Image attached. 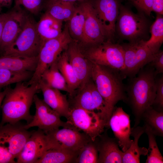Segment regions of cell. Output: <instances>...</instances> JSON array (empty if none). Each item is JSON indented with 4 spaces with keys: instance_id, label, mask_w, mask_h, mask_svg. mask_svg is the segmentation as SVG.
I'll list each match as a JSON object with an SVG mask.
<instances>
[{
    "instance_id": "6da1fadb",
    "label": "cell",
    "mask_w": 163,
    "mask_h": 163,
    "mask_svg": "<svg viewBox=\"0 0 163 163\" xmlns=\"http://www.w3.org/2000/svg\"><path fill=\"white\" fill-rule=\"evenodd\" d=\"M137 75L130 78L127 87L126 99L134 117L133 127L139 125L142 115L151 107L155 100L156 93V77L154 68L151 66L141 69Z\"/></svg>"
},
{
    "instance_id": "7a4b0ae2",
    "label": "cell",
    "mask_w": 163,
    "mask_h": 163,
    "mask_svg": "<svg viewBox=\"0 0 163 163\" xmlns=\"http://www.w3.org/2000/svg\"><path fill=\"white\" fill-rule=\"evenodd\" d=\"M38 84L25 85L22 82L16 83L13 88H8L1 106L2 117L0 126L15 124L24 120L29 123L33 116L30 110L35 94L40 90Z\"/></svg>"
},
{
    "instance_id": "3957f363",
    "label": "cell",
    "mask_w": 163,
    "mask_h": 163,
    "mask_svg": "<svg viewBox=\"0 0 163 163\" xmlns=\"http://www.w3.org/2000/svg\"><path fill=\"white\" fill-rule=\"evenodd\" d=\"M91 78L106 103L110 117L116 104L120 101H126L123 82L125 78L118 70L92 63Z\"/></svg>"
},
{
    "instance_id": "277c9868",
    "label": "cell",
    "mask_w": 163,
    "mask_h": 163,
    "mask_svg": "<svg viewBox=\"0 0 163 163\" xmlns=\"http://www.w3.org/2000/svg\"><path fill=\"white\" fill-rule=\"evenodd\" d=\"M144 14L135 13L120 5L115 25L116 35L129 43L146 40L145 39L150 26Z\"/></svg>"
},
{
    "instance_id": "5b68a950",
    "label": "cell",
    "mask_w": 163,
    "mask_h": 163,
    "mask_svg": "<svg viewBox=\"0 0 163 163\" xmlns=\"http://www.w3.org/2000/svg\"><path fill=\"white\" fill-rule=\"evenodd\" d=\"M78 44L84 55L91 63L120 71L123 69L124 51L121 44L109 41L92 45Z\"/></svg>"
},
{
    "instance_id": "8992f818",
    "label": "cell",
    "mask_w": 163,
    "mask_h": 163,
    "mask_svg": "<svg viewBox=\"0 0 163 163\" xmlns=\"http://www.w3.org/2000/svg\"><path fill=\"white\" fill-rule=\"evenodd\" d=\"M73 40L66 22L61 34L56 38L46 41L41 47L38 56L35 70L27 85L38 84L43 73L57 60Z\"/></svg>"
},
{
    "instance_id": "52a82bcc",
    "label": "cell",
    "mask_w": 163,
    "mask_h": 163,
    "mask_svg": "<svg viewBox=\"0 0 163 163\" xmlns=\"http://www.w3.org/2000/svg\"><path fill=\"white\" fill-rule=\"evenodd\" d=\"M37 22L27 15L22 30L14 41L2 53L9 56L32 58L38 56L42 46L36 29Z\"/></svg>"
},
{
    "instance_id": "ba28073f",
    "label": "cell",
    "mask_w": 163,
    "mask_h": 163,
    "mask_svg": "<svg viewBox=\"0 0 163 163\" xmlns=\"http://www.w3.org/2000/svg\"><path fill=\"white\" fill-rule=\"evenodd\" d=\"M146 40L121 44L124 51V66L120 71L125 78L135 77L152 61L155 52L145 44Z\"/></svg>"
},
{
    "instance_id": "9c48e42d",
    "label": "cell",
    "mask_w": 163,
    "mask_h": 163,
    "mask_svg": "<svg viewBox=\"0 0 163 163\" xmlns=\"http://www.w3.org/2000/svg\"><path fill=\"white\" fill-rule=\"evenodd\" d=\"M67 122L87 135L94 141L108 126L106 122L96 112L80 107L70 108Z\"/></svg>"
},
{
    "instance_id": "30bf717a",
    "label": "cell",
    "mask_w": 163,
    "mask_h": 163,
    "mask_svg": "<svg viewBox=\"0 0 163 163\" xmlns=\"http://www.w3.org/2000/svg\"><path fill=\"white\" fill-rule=\"evenodd\" d=\"M50 149L79 152L91 140L84 133H81L72 126L58 129L46 134Z\"/></svg>"
},
{
    "instance_id": "8fae6325",
    "label": "cell",
    "mask_w": 163,
    "mask_h": 163,
    "mask_svg": "<svg viewBox=\"0 0 163 163\" xmlns=\"http://www.w3.org/2000/svg\"><path fill=\"white\" fill-rule=\"evenodd\" d=\"M79 88L74 99L73 107L95 112L108 122L110 115L107 105L91 78Z\"/></svg>"
},
{
    "instance_id": "7c38bea8",
    "label": "cell",
    "mask_w": 163,
    "mask_h": 163,
    "mask_svg": "<svg viewBox=\"0 0 163 163\" xmlns=\"http://www.w3.org/2000/svg\"><path fill=\"white\" fill-rule=\"evenodd\" d=\"M106 41L114 42L120 5L118 0H90Z\"/></svg>"
},
{
    "instance_id": "4fadbf2b",
    "label": "cell",
    "mask_w": 163,
    "mask_h": 163,
    "mask_svg": "<svg viewBox=\"0 0 163 163\" xmlns=\"http://www.w3.org/2000/svg\"><path fill=\"white\" fill-rule=\"evenodd\" d=\"M36 112L32 120L28 123L24 125L27 129L33 127H37L45 134L59 129L60 127L70 126L67 122L62 121L61 117L56 112L53 110L44 101L40 99L36 94L34 98Z\"/></svg>"
},
{
    "instance_id": "5bb4252c",
    "label": "cell",
    "mask_w": 163,
    "mask_h": 163,
    "mask_svg": "<svg viewBox=\"0 0 163 163\" xmlns=\"http://www.w3.org/2000/svg\"><path fill=\"white\" fill-rule=\"evenodd\" d=\"M24 126L19 122L0 126V146L16 159L31 133Z\"/></svg>"
},
{
    "instance_id": "9a60e30c",
    "label": "cell",
    "mask_w": 163,
    "mask_h": 163,
    "mask_svg": "<svg viewBox=\"0 0 163 163\" xmlns=\"http://www.w3.org/2000/svg\"><path fill=\"white\" fill-rule=\"evenodd\" d=\"M109 127L113 132L119 147L123 152L130 147L133 140L131 139V128L129 115L122 107H115L109 121Z\"/></svg>"
},
{
    "instance_id": "2e32d148",
    "label": "cell",
    "mask_w": 163,
    "mask_h": 163,
    "mask_svg": "<svg viewBox=\"0 0 163 163\" xmlns=\"http://www.w3.org/2000/svg\"><path fill=\"white\" fill-rule=\"evenodd\" d=\"M50 149L46 134L38 129L31 134L16 158L17 163H35Z\"/></svg>"
},
{
    "instance_id": "e0dca14e",
    "label": "cell",
    "mask_w": 163,
    "mask_h": 163,
    "mask_svg": "<svg viewBox=\"0 0 163 163\" xmlns=\"http://www.w3.org/2000/svg\"><path fill=\"white\" fill-rule=\"evenodd\" d=\"M27 15L21 9L20 6L16 5L13 10L8 12L2 31L0 53L2 54L19 35L23 28Z\"/></svg>"
},
{
    "instance_id": "ac0fdd59",
    "label": "cell",
    "mask_w": 163,
    "mask_h": 163,
    "mask_svg": "<svg viewBox=\"0 0 163 163\" xmlns=\"http://www.w3.org/2000/svg\"><path fill=\"white\" fill-rule=\"evenodd\" d=\"M85 15L83 38L79 44H97L106 41L90 0L78 2Z\"/></svg>"
},
{
    "instance_id": "d6986e66",
    "label": "cell",
    "mask_w": 163,
    "mask_h": 163,
    "mask_svg": "<svg viewBox=\"0 0 163 163\" xmlns=\"http://www.w3.org/2000/svg\"><path fill=\"white\" fill-rule=\"evenodd\" d=\"M66 51L69 62L74 71L80 87L91 78V63L84 55L77 42L72 41Z\"/></svg>"
},
{
    "instance_id": "ffe728a7",
    "label": "cell",
    "mask_w": 163,
    "mask_h": 163,
    "mask_svg": "<svg viewBox=\"0 0 163 163\" xmlns=\"http://www.w3.org/2000/svg\"><path fill=\"white\" fill-rule=\"evenodd\" d=\"M98 152V163H122L123 152L119 148L115 138L105 133L101 134L95 140Z\"/></svg>"
},
{
    "instance_id": "44dd1931",
    "label": "cell",
    "mask_w": 163,
    "mask_h": 163,
    "mask_svg": "<svg viewBox=\"0 0 163 163\" xmlns=\"http://www.w3.org/2000/svg\"><path fill=\"white\" fill-rule=\"evenodd\" d=\"M38 84L45 103L60 117H65L67 119L70 107L66 95L62 94L60 90L50 86L41 79Z\"/></svg>"
},
{
    "instance_id": "7402d4cb",
    "label": "cell",
    "mask_w": 163,
    "mask_h": 163,
    "mask_svg": "<svg viewBox=\"0 0 163 163\" xmlns=\"http://www.w3.org/2000/svg\"><path fill=\"white\" fill-rule=\"evenodd\" d=\"M62 22L46 11L43 14L36 23L37 30L42 46L46 41L56 38L61 34L63 30Z\"/></svg>"
},
{
    "instance_id": "603a6c76",
    "label": "cell",
    "mask_w": 163,
    "mask_h": 163,
    "mask_svg": "<svg viewBox=\"0 0 163 163\" xmlns=\"http://www.w3.org/2000/svg\"><path fill=\"white\" fill-rule=\"evenodd\" d=\"M145 133L144 128L139 125L131 128V136L134 138L129 148L123 152V163H140L141 155L145 156L148 153L147 149L144 147H139L138 145L139 139Z\"/></svg>"
},
{
    "instance_id": "cb8c5ba5",
    "label": "cell",
    "mask_w": 163,
    "mask_h": 163,
    "mask_svg": "<svg viewBox=\"0 0 163 163\" xmlns=\"http://www.w3.org/2000/svg\"><path fill=\"white\" fill-rule=\"evenodd\" d=\"M38 56L32 58L3 56L0 57V69L16 71H35Z\"/></svg>"
},
{
    "instance_id": "d4e9b609",
    "label": "cell",
    "mask_w": 163,
    "mask_h": 163,
    "mask_svg": "<svg viewBox=\"0 0 163 163\" xmlns=\"http://www.w3.org/2000/svg\"><path fill=\"white\" fill-rule=\"evenodd\" d=\"M58 69L64 78L71 95L80 85L73 69L70 64L66 50L59 55L56 60Z\"/></svg>"
},
{
    "instance_id": "484cf974",
    "label": "cell",
    "mask_w": 163,
    "mask_h": 163,
    "mask_svg": "<svg viewBox=\"0 0 163 163\" xmlns=\"http://www.w3.org/2000/svg\"><path fill=\"white\" fill-rule=\"evenodd\" d=\"M85 19L84 11L77 2L73 15L67 22L71 37L78 43H81L83 39Z\"/></svg>"
},
{
    "instance_id": "4316f807",
    "label": "cell",
    "mask_w": 163,
    "mask_h": 163,
    "mask_svg": "<svg viewBox=\"0 0 163 163\" xmlns=\"http://www.w3.org/2000/svg\"><path fill=\"white\" fill-rule=\"evenodd\" d=\"M79 152L50 149L46 151L35 163H75Z\"/></svg>"
},
{
    "instance_id": "83f0119b",
    "label": "cell",
    "mask_w": 163,
    "mask_h": 163,
    "mask_svg": "<svg viewBox=\"0 0 163 163\" xmlns=\"http://www.w3.org/2000/svg\"><path fill=\"white\" fill-rule=\"evenodd\" d=\"M77 2H55L45 5L46 12L55 18L68 22L73 15Z\"/></svg>"
},
{
    "instance_id": "f1b7e54d",
    "label": "cell",
    "mask_w": 163,
    "mask_h": 163,
    "mask_svg": "<svg viewBox=\"0 0 163 163\" xmlns=\"http://www.w3.org/2000/svg\"><path fill=\"white\" fill-rule=\"evenodd\" d=\"M56 60L43 73L41 79L50 86L67 92L71 95L66 81L58 69Z\"/></svg>"
},
{
    "instance_id": "f546056e",
    "label": "cell",
    "mask_w": 163,
    "mask_h": 163,
    "mask_svg": "<svg viewBox=\"0 0 163 163\" xmlns=\"http://www.w3.org/2000/svg\"><path fill=\"white\" fill-rule=\"evenodd\" d=\"M142 120L156 136H163V111H157L151 106L143 113Z\"/></svg>"
},
{
    "instance_id": "4dcf8cb0",
    "label": "cell",
    "mask_w": 163,
    "mask_h": 163,
    "mask_svg": "<svg viewBox=\"0 0 163 163\" xmlns=\"http://www.w3.org/2000/svg\"><path fill=\"white\" fill-rule=\"evenodd\" d=\"M155 21L150 26L151 36L145 40V45L155 52H158L163 43V17L162 15L157 14Z\"/></svg>"
},
{
    "instance_id": "1f68e13d",
    "label": "cell",
    "mask_w": 163,
    "mask_h": 163,
    "mask_svg": "<svg viewBox=\"0 0 163 163\" xmlns=\"http://www.w3.org/2000/svg\"><path fill=\"white\" fill-rule=\"evenodd\" d=\"M34 72L16 71L0 69V87L30 79Z\"/></svg>"
},
{
    "instance_id": "d6a6232c",
    "label": "cell",
    "mask_w": 163,
    "mask_h": 163,
    "mask_svg": "<svg viewBox=\"0 0 163 163\" xmlns=\"http://www.w3.org/2000/svg\"><path fill=\"white\" fill-rule=\"evenodd\" d=\"M145 133L149 140V148L146 163H162L163 157L160 151L156 140V136L147 126L143 125Z\"/></svg>"
},
{
    "instance_id": "836d02e7",
    "label": "cell",
    "mask_w": 163,
    "mask_h": 163,
    "mask_svg": "<svg viewBox=\"0 0 163 163\" xmlns=\"http://www.w3.org/2000/svg\"><path fill=\"white\" fill-rule=\"evenodd\" d=\"M98 154L95 142L91 140L79 151L75 163H97Z\"/></svg>"
},
{
    "instance_id": "e575fe53",
    "label": "cell",
    "mask_w": 163,
    "mask_h": 163,
    "mask_svg": "<svg viewBox=\"0 0 163 163\" xmlns=\"http://www.w3.org/2000/svg\"><path fill=\"white\" fill-rule=\"evenodd\" d=\"M156 93L153 108L158 111H163V76L156 79Z\"/></svg>"
},
{
    "instance_id": "d590c367",
    "label": "cell",
    "mask_w": 163,
    "mask_h": 163,
    "mask_svg": "<svg viewBox=\"0 0 163 163\" xmlns=\"http://www.w3.org/2000/svg\"><path fill=\"white\" fill-rule=\"evenodd\" d=\"M43 0H15V5H22L33 14H37L43 5Z\"/></svg>"
},
{
    "instance_id": "8d00e7d4",
    "label": "cell",
    "mask_w": 163,
    "mask_h": 163,
    "mask_svg": "<svg viewBox=\"0 0 163 163\" xmlns=\"http://www.w3.org/2000/svg\"><path fill=\"white\" fill-rule=\"evenodd\" d=\"M155 69L156 75L163 73V51L159 50L149 63Z\"/></svg>"
},
{
    "instance_id": "74e56055",
    "label": "cell",
    "mask_w": 163,
    "mask_h": 163,
    "mask_svg": "<svg viewBox=\"0 0 163 163\" xmlns=\"http://www.w3.org/2000/svg\"><path fill=\"white\" fill-rule=\"evenodd\" d=\"M16 158L6 150L0 146V163H14Z\"/></svg>"
},
{
    "instance_id": "f35d334b",
    "label": "cell",
    "mask_w": 163,
    "mask_h": 163,
    "mask_svg": "<svg viewBox=\"0 0 163 163\" xmlns=\"http://www.w3.org/2000/svg\"><path fill=\"white\" fill-rule=\"evenodd\" d=\"M153 0H142L141 11L145 14L150 16L152 11Z\"/></svg>"
},
{
    "instance_id": "ab89813d",
    "label": "cell",
    "mask_w": 163,
    "mask_h": 163,
    "mask_svg": "<svg viewBox=\"0 0 163 163\" xmlns=\"http://www.w3.org/2000/svg\"><path fill=\"white\" fill-rule=\"evenodd\" d=\"M152 11H154L157 14L163 15V0H153Z\"/></svg>"
},
{
    "instance_id": "60d3db41",
    "label": "cell",
    "mask_w": 163,
    "mask_h": 163,
    "mask_svg": "<svg viewBox=\"0 0 163 163\" xmlns=\"http://www.w3.org/2000/svg\"><path fill=\"white\" fill-rule=\"evenodd\" d=\"M8 15L7 13L0 14V45L2 31L5 21Z\"/></svg>"
},
{
    "instance_id": "b9f144b4",
    "label": "cell",
    "mask_w": 163,
    "mask_h": 163,
    "mask_svg": "<svg viewBox=\"0 0 163 163\" xmlns=\"http://www.w3.org/2000/svg\"><path fill=\"white\" fill-rule=\"evenodd\" d=\"M86 0H46L45 5L55 2H82Z\"/></svg>"
},
{
    "instance_id": "7bdbcfd3",
    "label": "cell",
    "mask_w": 163,
    "mask_h": 163,
    "mask_svg": "<svg viewBox=\"0 0 163 163\" xmlns=\"http://www.w3.org/2000/svg\"><path fill=\"white\" fill-rule=\"evenodd\" d=\"M12 0H0V5L2 7H9L11 5Z\"/></svg>"
},
{
    "instance_id": "ee69618b",
    "label": "cell",
    "mask_w": 163,
    "mask_h": 163,
    "mask_svg": "<svg viewBox=\"0 0 163 163\" xmlns=\"http://www.w3.org/2000/svg\"><path fill=\"white\" fill-rule=\"evenodd\" d=\"M133 4L141 11L142 0H130Z\"/></svg>"
},
{
    "instance_id": "f6af8a7d",
    "label": "cell",
    "mask_w": 163,
    "mask_h": 163,
    "mask_svg": "<svg viewBox=\"0 0 163 163\" xmlns=\"http://www.w3.org/2000/svg\"><path fill=\"white\" fill-rule=\"evenodd\" d=\"M8 88H7L4 91L0 92V107L3 99L8 91Z\"/></svg>"
},
{
    "instance_id": "bcb514c9",
    "label": "cell",
    "mask_w": 163,
    "mask_h": 163,
    "mask_svg": "<svg viewBox=\"0 0 163 163\" xmlns=\"http://www.w3.org/2000/svg\"><path fill=\"white\" fill-rule=\"evenodd\" d=\"M2 10V7L0 5V12H1Z\"/></svg>"
}]
</instances>
